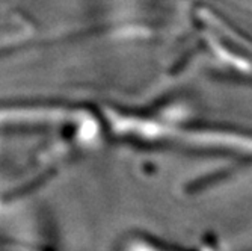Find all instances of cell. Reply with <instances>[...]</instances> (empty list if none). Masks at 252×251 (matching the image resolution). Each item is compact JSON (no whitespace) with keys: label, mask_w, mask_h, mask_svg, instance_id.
Segmentation results:
<instances>
[{"label":"cell","mask_w":252,"mask_h":251,"mask_svg":"<svg viewBox=\"0 0 252 251\" xmlns=\"http://www.w3.org/2000/svg\"><path fill=\"white\" fill-rule=\"evenodd\" d=\"M185 145L215 150L226 154H233L243 161H252V133L234 132L218 127H199L180 132Z\"/></svg>","instance_id":"1"}]
</instances>
